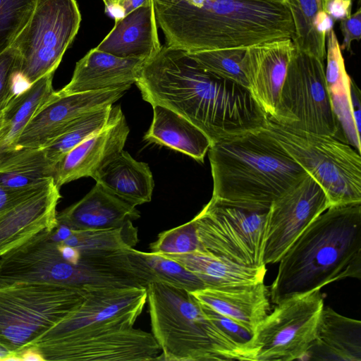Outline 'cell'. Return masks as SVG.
Segmentation results:
<instances>
[{
    "instance_id": "1",
    "label": "cell",
    "mask_w": 361,
    "mask_h": 361,
    "mask_svg": "<svg viewBox=\"0 0 361 361\" xmlns=\"http://www.w3.org/2000/svg\"><path fill=\"white\" fill-rule=\"evenodd\" d=\"M135 84L145 101L178 113L212 142L238 130L251 106L245 87L207 71L187 51L166 45L147 59Z\"/></svg>"
},
{
    "instance_id": "2",
    "label": "cell",
    "mask_w": 361,
    "mask_h": 361,
    "mask_svg": "<svg viewBox=\"0 0 361 361\" xmlns=\"http://www.w3.org/2000/svg\"><path fill=\"white\" fill-rule=\"evenodd\" d=\"M166 45L187 52L247 48L292 38L290 11L280 0H154Z\"/></svg>"
},
{
    "instance_id": "3",
    "label": "cell",
    "mask_w": 361,
    "mask_h": 361,
    "mask_svg": "<svg viewBox=\"0 0 361 361\" xmlns=\"http://www.w3.org/2000/svg\"><path fill=\"white\" fill-rule=\"evenodd\" d=\"M271 286L277 305L347 278L361 279V202L330 206L279 260Z\"/></svg>"
},
{
    "instance_id": "4",
    "label": "cell",
    "mask_w": 361,
    "mask_h": 361,
    "mask_svg": "<svg viewBox=\"0 0 361 361\" xmlns=\"http://www.w3.org/2000/svg\"><path fill=\"white\" fill-rule=\"evenodd\" d=\"M211 199L255 211L271 204L307 175L272 137L260 128L212 143Z\"/></svg>"
},
{
    "instance_id": "5",
    "label": "cell",
    "mask_w": 361,
    "mask_h": 361,
    "mask_svg": "<svg viewBox=\"0 0 361 361\" xmlns=\"http://www.w3.org/2000/svg\"><path fill=\"white\" fill-rule=\"evenodd\" d=\"M147 292L157 360H240L243 345L211 321L190 292L159 281Z\"/></svg>"
},
{
    "instance_id": "6",
    "label": "cell",
    "mask_w": 361,
    "mask_h": 361,
    "mask_svg": "<svg viewBox=\"0 0 361 361\" xmlns=\"http://www.w3.org/2000/svg\"><path fill=\"white\" fill-rule=\"evenodd\" d=\"M260 129L324 190L330 206L361 202V157L337 138L282 125L268 116Z\"/></svg>"
},
{
    "instance_id": "7",
    "label": "cell",
    "mask_w": 361,
    "mask_h": 361,
    "mask_svg": "<svg viewBox=\"0 0 361 361\" xmlns=\"http://www.w3.org/2000/svg\"><path fill=\"white\" fill-rule=\"evenodd\" d=\"M88 292L42 282L0 283V346L18 353L72 314Z\"/></svg>"
},
{
    "instance_id": "8",
    "label": "cell",
    "mask_w": 361,
    "mask_h": 361,
    "mask_svg": "<svg viewBox=\"0 0 361 361\" xmlns=\"http://www.w3.org/2000/svg\"><path fill=\"white\" fill-rule=\"evenodd\" d=\"M81 14L76 0H37L11 46L19 59V78L29 85L54 73L76 36Z\"/></svg>"
},
{
    "instance_id": "9",
    "label": "cell",
    "mask_w": 361,
    "mask_h": 361,
    "mask_svg": "<svg viewBox=\"0 0 361 361\" xmlns=\"http://www.w3.org/2000/svg\"><path fill=\"white\" fill-rule=\"evenodd\" d=\"M323 307L324 298L320 290L277 304L244 344L241 360L302 359L315 339Z\"/></svg>"
},
{
    "instance_id": "10",
    "label": "cell",
    "mask_w": 361,
    "mask_h": 361,
    "mask_svg": "<svg viewBox=\"0 0 361 361\" xmlns=\"http://www.w3.org/2000/svg\"><path fill=\"white\" fill-rule=\"evenodd\" d=\"M269 117L284 126L336 138L338 123L323 60L295 49L274 114Z\"/></svg>"
},
{
    "instance_id": "11",
    "label": "cell",
    "mask_w": 361,
    "mask_h": 361,
    "mask_svg": "<svg viewBox=\"0 0 361 361\" xmlns=\"http://www.w3.org/2000/svg\"><path fill=\"white\" fill-rule=\"evenodd\" d=\"M268 211L211 199L192 219L202 252L241 266H264L262 247Z\"/></svg>"
},
{
    "instance_id": "12",
    "label": "cell",
    "mask_w": 361,
    "mask_h": 361,
    "mask_svg": "<svg viewBox=\"0 0 361 361\" xmlns=\"http://www.w3.org/2000/svg\"><path fill=\"white\" fill-rule=\"evenodd\" d=\"M31 345L45 360L149 361L157 360L161 351L152 334L134 327L42 335Z\"/></svg>"
},
{
    "instance_id": "13",
    "label": "cell",
    "mask_w": 361,
    "mask_h": 361,
    "mask_svg": "<svg viewBox=\"0 0 361 361\" xmlns=\"http://www.w3.org/2000/svg\"><path fill=\"white\" fill-rule=\"evenodd\" d=\"M329 207L324 190L309 174L275 200L267 216L263 264L279 262L306 227Z\"/></svg>"
},
{
    "instance_id": "14",
    "label": "cell",
    "mask_w": 361,
    "mask_h": 361,
    "mask_svg": "<svg viewBox=\"0 0 361 361\" xmlns=\"http://www.w3.org/2000/svg\"><path fill=\"white\" fill-rule=\"evenodd\" d=\"M147 300L146 288L90 290L78 309L42 335L59 336L85 329L133 327Z\"/></svg>"
},
{
    "instance_id": "15",
    "label": "cell",
    "mask_w": 361,
    "mask_h": 361,
    "mask_svg": "<svg viewBox=\"0 0 361 361\" xmlns=\"http://www.w3.org/2000/svg\"><path fill=\"white\" fill-rule=\"evenodd\" d=\"M130 87L59 96L56 91L32 117L14 148H41L82 116L112 105Z\"/></svg>"
},
{
    "instance_id": "16",
    "label": "cell",
    "mask_w": 361,
    "mask_h": 361,
    "mask_svg": "<svg viewBox=\"0 0 361 361\" xmlns=\"http://www.w3.org/2000/svg\"><path fill=\"white\" fill-rule=\"evenodd\" d=\"M295 49L290 38L270 40L245 49L241 68L247 88L269 116L274 114Z\"/></svg>"
},
{
    "instance_id": "17",
    "label": "cell",
    "mask_w": 361,
    "mask_h": 361,
    "mask_svg": "<svg viewBox=\"0 0 361 361\" xmlns=\"http://www.w3.org/2000/svg\"><path fill=\"white\" fill-rule=\"evenodd\" d=\"M130 129L123 112L109 125L68 152L57 164L54 180L60 188L83 177L94 178L125 145Z\"/></svg>"
},
{
    "instance_id": "18",
    "label": "cell",
    "mask_w": 361,
    "mask_h": 361,
    "mask_svg": "<svg viewBox=\"0 0 361 361\" xmlns=\"http://www.w3.org/2000/svg\"><path fill=\"white\" fill-rule=\"evenodd\" d=\"M54 180L0 213V257L39 231L57 224L61 197Z\"/></svg>"
},
{
    "instance_id": "19",
    "label": "cell",
    "mask_w": 361,
    "mask_h": 361,
    "mask_svg": "<svg viewBox=\"0 0 361 361\" xmlns=\"http://www.w3.org/2000/svg\"><path fill=\"white\" fill-rule=\"evenodd\" d=\"M147 59L121 58L90 49L75 65L70 82L56 91L59 96L130 87L135 83Z\"/></svg>"
},
{
    "instance_id": "20",
    "label": "cell",
    "mask_w": 361,
    "mask_h": 361,
    "mask_svg": "<svg viewBox=\"0 0 361 361\" xmlns=\"http://www.w3.org/2000/svg\"><path fill=\"white\" fill-rule=\"evenodd\" d=\"M154 0L115 19L112 30L95 47L121 58L148 59L161 47L157 33Z\"/></svg>"
},
{
    "instance_id": "21",
    "label": "cell",
    "mask_w": 361,
    "mask_h": 361,
    "mask_svg": "<svg viewBox=\"0 0 361 361\" xmlns=\"http://www.w3.org/2000/svg\"><path fill=\"white\" fill-rule=\"evenodd\" d=\"M190 293L200 303L228 317L251 335L269 311V291L264 282L228 288H205Z\"/></svg>"
},
{
    "instance_id": "22",
    "label": "cell",
    "mask_w": 361,
    "mask_h": 361,
    "mask_svg": "<svg viewBox=\"0 0 361 361\" xmlns=\"http://www.w3.org/2000/svg\"><path fill=\"white\" fill-rule=\"evenodd\" d=\"M135 206L96 183L80 200L57 213V221L73 230H106L140 218Z\"/></svg>"
},
{
    "instance_id": "23",
    "label": "cell",
    "mask_w": 361,
    "mask_h": 361,
    "mask_svg": "<svg viewBox=\"0 0 361 361\" xmlns=\"http://www.w3.org/2000/svg\"><path fill=\"white\" fill-rule=\"evenodd\" d=\"M306 355L316 360L361 361V322L324 306Z\"/></svg>"
},
{
    "instance_id": "24",
    "label": "cell",
    "mask_w": 361,
    "mask_h": 361,
    "mask_svg": "<svg viewBox=\"0 0 361 361\" xmlns=\"http://www.w3.org/2000/svg\"><path fill=\"white\" fill-rule=\"evenodd\" d=\"M327 61L325 70L326 85L338 123L336 138L360 153V136L355 125L350 98L351 78L348 75L342 51L334 29L326 42Z\"/></svg>"
},
{
    "instance_id": "25",
    "label": "cell",
    "mask_w": 361,
    "mask_h": 361,
    "mask_svg": "<svg viewBox=\"0 0 361 361\" xmlns=\"http://www.w3.org/2000/svg\"><path fill=\"white\" fill-rule=\"evenodd\" d=\"M93 178L107 191L135 207L152 200L154 183L149 165L135 160L123 149Z\"/></svg>"
},
{
    "instance_id": "26",
    "label": "cell",
    "mask_w": 361,
    "mask_h": 361,
    "mask_svg": "<svg viewBox=\"0 0 361 361\" xmlns=\"http://www.w3.org/2000/svg\"><path fill=\"white\" fill-rule=\"evenodd\" d=\"M153 119L144 140L164 145L203 162L212 141L192 122L174 111L152 105Z\"/></svg>"
},
{
    "instance_id": "27",
    "label": "cell",
    "mask_w": 361,
    "mask_h": 361,
    "mask_svg": "<svg viewBox=\"0 0 361 361\" xmlns=\"http://www.w3.org/2000/svg\"><path fill=\"white\" fill-rule=\"evenodd\" d=\"M161 255L174 259L190 271L205 288H220L262 283L267 272L265 265L241 266L202 251Z\"/></svg>"
},
{
    "instance_id": "28",
    "label": "cell",
    "mask_w": 361,
    "mask_h": 361,
    "mask_svg": "<svg viewBox=\"0 0 361 361\" xmlns=\"http://www.w3.org/2000/svg\"><path fill=\"white\" fill-rule=\"evenodd\" d=\"M56 164L42 148L17 147L0 154V186L25 189L48 184Z\"/></svg>"
},
{
    "instance_id": "29",
    "label": "cell",
    "mask_w": 361,
    "mask_h": 361,
    "mask_svg": "<svg viewBox=\"0 0 361 361\" xmlns=\"http://www.w3.org/2000/svg\"><path fill=\"white\" fill-rule=\"evenodd\" d=\"M293 23L295 47L324 61L326 36L334 21L323 10L322 0H286Z\"/></svg>"
},
{
    "instance_id": "30",
    "label": "cell",
    "mask_w": 361,
    "mask_h": 361,
    "mask_svg": "<svg viewBox=\"0 0 361 361\" xmlns=\"http://www.w3.org/2000/svg\"><path fill=\"white\" fill-rule=\"evenodd\" d=\"M54 74L44 75L17 94L3 111L0 154L14 148L18 137L34 114L53 97Z\"/></svg>"
},
{
    "instance_id": "31",
    "label": "cell",
    "mask_w": 361,
    "mask_h": 361,
    "mask_svg": "<svg viewBox=\"0 0 361 361\" xmlns=\"http://www.w3.org/2000/svg\"><path fill=\"white\" fill-rule=\"evenodd\" d=\"M119 105L106 106L78 118L44 147L53 163L57 164L72 149L91 135L103 129L122 113Z\"/></svg>"
},
{
    "instance_id": "32",
    "label": "cell",
    "mask_w": 361,
    "mask_h": 361,
    "mask_svg": "<svg viewBox=\"0 0 361 361\" xmlns=\"http://www.w3.org/2000/svg\"><path fill=\"white\" fill-rule=\"evenodd\" d=\"M139 255L154 276V281L193 292L204 288L202 282L190 271L173 259L155 252L139 251Z\"/></svg>"
},
{
    "instance_id": "33",
    "label": "cell",
    "mask_w": 361,
    "mask_h": 361,
    "mask_svg": "<svg viewBox=\"0 0 361 361\" xmlns=\"http://www.w3.org/2000/svg\"><path fill=\"white\" fill-rule=\"evenodd\" d=\"M245 49H224L188 53L207 71L247 87L241 68V61Z\"/></svg>"
},
{
    "instance_id": "34",
    "label": "cell",
    "mask_w": 361,
    "mask_h": 361,
    "mask_svg": "<svg viewBox=\"0 0 361 361\" xmlns=\"http://www.w3.org/2000/svg\"><path fill=\"white\" fill-rule=\"evenodd\" d=\"M37 0H0V54L9 48L30 19Z\"/></svg>"
},
{
    "instance_id": "35",
    "label": "cell",
    "mask_w": 361,
    "mask_h": 361,
    "mask_svg": "<svg viewBox=\"0 0 361 361\" xmlns=\"http://www.w3.org/2000/svg\"><path fill=\"white\" fill-rule=\"evenodd\" d=\"M149 248L152 252L160 255H182L203 251L192 219L160 233L157 239L149 245Z\"/></svg>"
},
{
    "instance_id": "36",
    "label": "cell",
    "mask_w": 361,
    "mask_h": 361,
    "mask_svg": "<svg viewBox=\"0 0 361 361\" xmlns=\"http://www.w3.org/2000/svg\"><path fill=\"white\" fill-rule=\"evenodd\" d=\"M19 59L16 49L11 46L0 54V114L13 97L17 90Z\"/></svg>"
},
{
    "instance_id": "37",
    "label": "cell",
    "mask_w": 361,
    "mask_h": 361,
    "mask_svg": "<svg viewBox=\"0 0 361 361\" xmlns=\"http://www.w3.org/2000/svg\"><path fill=\"white\" fill-rule=\"evenodd\" d=\"M200 304L205 315L236 342L244 345L250 338L252 335L235 322L219 314L207 306Z\"/></svg>"
},
{
    "instance_id": "38",
    "label": "cell",
    "mask_w": 361,
    "mask_h": 361,
    "mask_svg": "<svg viewBox=\"0 0 361 361\" xmlns=\"http://www.w3.org/2000/svg\"><path fill=\"white\" fill-rule=\"evenodd\" d=\"M340 29L343 36L341 50L350 51L352 42L355 40L359 41L361 37L360 7L348 17L340 20Z\"/></svg>"
},
{
    "instance_id": "39",
    "label": "cell",
    "mask_w": 361,
    "mask_h": 361,
    "mask_svg": "<svg viewBox=\"0 0 361 361\" xmlns=\"http://www.w3.org/2000/svg\"><path fill=\"white\" fill-rule=\"evenodd\" d=\"M47 185L25 189L8 188L0 186V213L25 200Z\"/></svg>"
},
{
    "instance_id": "40",
    "label": "cell",
    "mask_w": 361,
    "mask_h": 361,
    "mask_svg": "<svg viewBox=\"0 0 361 361\" xmlns=\"http://www.w3.org/2000/svg\"><path fill=\"white\" fill-rule=\"evenodd\" d=\"M323 10L334 21L344 19L351 14L352 0H322Z\"/></svg>"
},
{
    "instance_id": "41",
    "label": "cell",
    "mask_w": 361,
    "mask_h": 361,
    "mask_svg": "<svg viewBox=\"0 0 361 361\" xmlns=\"http://www.w3.org/2000/svg\"><path fill=\"white\" fill-rule=\"evenodd\" d=\"M149 0H116L113 6L107 11L111 13L115 19L119 18L140 6L147 3Z\"/></svg>"
},
{
    "instance_id": "42",
    "label": "cell",
    "mask_w": 361,
    "mask_h": 361,
    "mask_svg": "<svg viewBox=\"0 0 361 361\" xmlns=\"http://www.w3.org/2000/svg\"><path fill=\"white\" fill-rule=\"evenodd\" d=\"M350 98L354 123L357 130L360 132V93L357 85L352 80L350 82Z\"/></svg>"
},
{
    "instance_id": "43",
    "label": "cell",
    "mask_w": 361,
    "mask_h": 361,
    "mask_svg": "<svg viewBox=\"0 0 361 361\" xmlns=\"http://www.w3.org/2000/svg\"><path fill=\"white\" fill-rule=\"evenodd\" d=\"M16 355L19 361H45L40 350L32 345L22 349Z\"/></svg>"
},
{
    "instance_id": "44",
    "label": "cell",
    "mask_w": 361,
    "mask_h": 361,
    "mask_svg": "<svg viewBox=\"0 0 361 361\" xmlns=\"http://www.w3.org/2000/svg\"><path fill=\"white\" fill-rule=\"evenodd\" d=\"M11 354L12 353L0 346V361H8Z\"/></svg>"
},
{
    "instance_id": "45",
    "label": "cell",
    "mask_w": 361,
    "mask_h": 361,
    "mask_svg": "<svg viewBox=\"0 0 361 361\" xmlns=\"http://www.w3.org/2000/svg\"><path fill=\"white\" fill-rule=\"evenodd\" d=\"M116 0H103L104 4H105V6H106V10H109L112 6L113 4H114Z\"/></svg>"
},
{
    "instance_id": "46",
    "label": "cell",
    "mask_w": 361,
    "mask_h": 361,
    "mask_svg": "<svg viewBox=\"0 0 361 361\" xmlns=\"http://www.w3.org/2000/svg\"><path fill=\"white\" fill-rule=\"evenodd\" d=\"M2 120H3V116H2V113L0 114V123L2 122Z\"/></svg>"
},
{
    "instance_id": "47",
    "label": "cell",
    "mask_w": 361,
    "mask_h": 361,
    "mask_svg": "<svg viewBox=\"0 0 361 361\" xmlns=\"http://www.w3.org/2000/svg\"><path fill=\"white\" fill-rule=\"evenodd\" d=\"M280 1H283V3H285V4H286V0H280Z\"/></svg>"
},
{
    "instance_id": "48",
    "label": "cell",
    "mask_w": 361,
    "mask_h": 361,
    "mask_svg": "<svg viewBox=\"0 0 361 361\" xmlns=\"http://www.w3.org/2000/svg\"><path fill=\"white\" fill-rule=\"evenodd\" d=\"M3 121V120H2ZM1 124H2V122L0 123V129H1Z\"/></svg>"
},
{
    "instance_id": "49",
    "label": "cell",
    "mask_w": 361,
    "mask_h": 361,
    "mask_svg": "<svg viewBox=\"0 0 361 361\" xmlns=\"http://www.w3.org/2000/svg\"><path fill=\"white\" fill-rule=\"evenodd\" d=\"M352 1H353V2H354V1H359L360 0H352Z\"/></svg>"
}]
</instances>
